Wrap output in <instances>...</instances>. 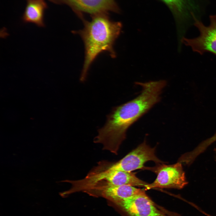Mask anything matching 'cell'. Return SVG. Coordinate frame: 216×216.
Instances as JSON below:
<instances>
[{
	"label": "cell",
	"mask_w": 216,
	"mask_h": 216,
	"mask_svg": "<svg viewBox=\"0 0 216 216\" xmlns=\"http://www.w3.org/2000/svg\"><path fill=\"white\" fill-rule=\"evenodd\" d=\"M135 83L142 88L140 94L132 100L114 107L94 139V143L103 145V149L116 154L126 138L128 128L160 101L167 82L162 80Z\"/></svg>",
	"instance_id": "obj_1"
},
{
	"label": "cell",
	"mask_w": 216,
	"mask_h": 216,
	"mask_svg": "<svg viewBox=\"0 0 216 216\" xmlns=\"http://www.w3.org/2000/svg\"><path fill=\"white\" fill-rule=\"evenodd\" d=\"M91 21L83 19L84 28L74 33L79 34L84 43L85 56L80 80L84 81L91 65L97 57L103 52H108L112 58L116 57L113 46L119 36L122 23L111 20L107 14L92 16Z\"/></svg>",
	"instance_id": "obj_2"
},
{
	"label": "cell",
	"mask_w": 216,
	"mask_h": 216,
	"mask_svg": "<svg viewBox=\"0 0 216 216\" xmlns=\"http://www.w3.org/2000/svg\"><path fill=\"white\" fill-rule=\"evenodd\" d=\"M129 216H182L155 204L145 192L116 203Z\"/></svg>",
	"instance_id": "obj_3"
},
{
	"label": "cell",
	"mask_w": 216,
	"mask_h": 216,
	"mask_svg": "<svg viewBox=\"0 0 216 216\" xmlns=\"http://www.w3.org/2000/svg\"><path fill=\"white\" fill-rule=\"evenodd\" d=\"M155 152V148L150 147L144 141L119 160L115 162L106 161L105 166L108 170L131 172L145 168L144 164L148 161H153L157 164H163Z\"/></svg>",
	"instance_id": "obj_4"
},
{
	"label": "cell",
	"mask_w": 216,
	"mask_h": 216,
	"mask_svg": "<svg viewBox=\"0 0 216 216\" xmlns=\"http://www.w3.org/2000/svg\"><path fill=\"white\" fill-rule=\"evenodd\" d=\"M153 168H147L153 170L157 175L154 181L148 184L144 189L146 190L155 188H174L181 189L188 182L187 180L182 164L178 162L174 164L166 165L157 164Z\"/></svg>",
	"instance_id": "obj_5"
},
{
	"label": "cell",
	"mask_w": 216,
	"mask_h": 216,
	"mask_svg": "<svg viewBox=\"0 0 216 216\" xmlns=\"http://www.w3.org/2000/svg\"><path fill=\"white\" fill-rule=\"evenodd\" d=\"M210 25L206 26L197 17H194V24L199 31V36L192 39L183 37L181 44L190 46L193 51L201 55L209 52L216 55V15L210 16Z\"/></svg>",
	"instance_id": "obj_6"
},
{
	"label": "cell",
	"mask_w": 216,
	"mask_h": 216,
	"mask_svg": "<svg viewBox=\"0 0 216 216\" xmlns=\"http://www.w3.org/2000/svg\"><path fill=\"white\" fill-rule=\"evenodd\" d=\"M57 4L69 6L80 18L82 13L92 16L107 14L110 11L118 12L119 10L115 0H50Z\"/></svg>",
	"instance_id": "obj_7"
},
{
	"label": "cell",
	"mask_w": 216,
	"mask_h": 216,
	"mask_svg": "<svg viewBox=\"0 0 216 216\" xmlns=\"http://www.w3.org/2000/svg\"><path fill=\"white\" fill-rule=\"evenodd\" d=\"M170 8L175 18L177 25L178 37H183L187 23L190 19L194 21L196 16L197 7L194 0H160Z\"/></svg>",
	"instance_id": "obj_8"
},
{
	"label": "cell",
	"mask_w": 216,
	"mask_h": 216,
	"mask_svg": "<svg viewBox=\"0 0 216 216\" xmlns=\"http://www.w3.org/2000/svg\"><path fill=\"white\" fill-rule=\"evenodd\" d=\"M144 189L129 185H95L84 192L95 197H102L116 204L119 201L145 192Z\"/></svg>",
	"instance_id": "obj_9"
},
{
	"label": "cell",
	"mask_w": 216,
	"mask_h": 216,
	"mask_svg": "<svg viewBox=\"0 0 216 216\" xmlns=\"http://www.w3.org/2000/svg\"><path fill=\"white\" fill-rule=\"evenodd\" d=\"M26 6L22 19L25 23H31L38 26H45L44 12L47 8L44 0H26Z\"/></svg>",
	"instance_id": "obj_10"
},
{
	"label": "cell",
	"mask_w": 216,
	"mask_h": 216,
	"mask_svg": "<svg viewBox=\"0 0 216 216\" xmlns=\"http://www.w3.org/2000/svg\"><path fill=\"white\" fill-rule=\"evenodd\" d=\"M197 210H198L199 211H200L201 213L203 214H204L206 216H212V215H210V214H209L207 213L206 212H205L202 211V210H201V208H200L199 207L197 208Z\"/></svg>",
	"instance_id": "obj_11"
}]
</instances>
